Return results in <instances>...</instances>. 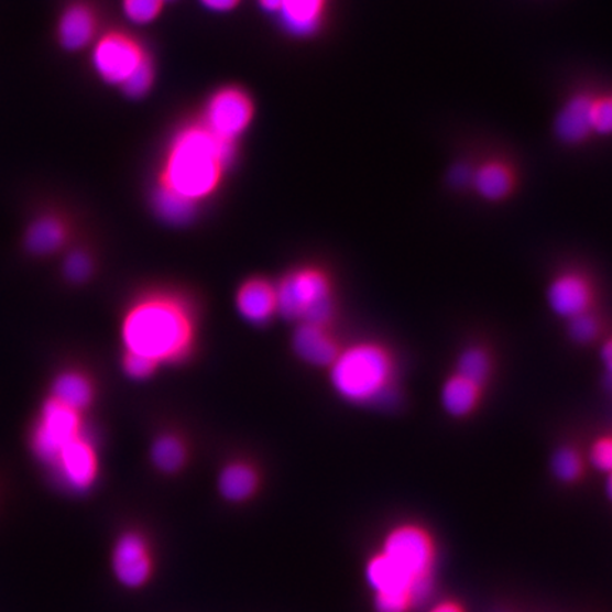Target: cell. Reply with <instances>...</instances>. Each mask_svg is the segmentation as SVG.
<instances>
[{"label": "cell", "instance_id": "8fae6325", "mask_svg": "<svg viewBox=\"0 0 612 612\" xmlns=\"http://www.w3.org/2000/svg\"><path fill=\"white\" fill-rule=\"evenodd\" d=\"M110 565L113 579L127 590L142 589L153 570L150 545L140 532L121 533L113 542Z\"/></svg>", "mask_w": 612, "mask_h": 612}, {"label": "cell", "instance_id": "484cf974", "mask_svg": "<svg viewBox=\"0 0 612 612\" xmlns=\"http://www.w3.org/2000/svg\"><path fill=\"white\" fill-rule=\"evenodd\" d=\"M591 125L595 140L612 138V87L595 88L591 106Z\"/></svg>", "mask_w": 612, "mask_h": 612}, {"label": "cell", "instance_id": "6da1fadb", "mask_svg": "<svg viewBox=\"0 0 612 612\" xmlns=\"http://www.w3.org/2000/svg\"><path fill=\"white\" fill-rule=\"evenodd\" d=\"M121 339L127 353L141 354L157 367L181 362L194 348V314L179 296L143 295L123 315Z\"/></svg>", "mask_w": 612, "mask_h": 612}, {"label": "cell", "instance_id": "ffe728a7", "mask_svg": "<svg viewBox=\"0 0 612 612\" xmlns=\"http://www.w3.org/2000/svg\"><path fill=\"white\" fill-rule=\"evenodd\" d=\"M367 579L376 592L380 594H406L408 595L409 586H412L413 577L406 571L400 569L383 553L374 556L367 567Z\"/></svg>", "mask_w": 612, "mask_h": 612}, {"label": "cell", "instance_id": "603a6c76", "mask_svg": "<svg viewBox=\"0 0 612 612\" xmlns=\"http://www.w3.org/2000/svg\"><path fill=\"white\" fill-rule=\"evenodd\" d=\"M153 466L164 473H175L186 463L185 442L174 434H164L153 442L151 449Z\"/></svg>", "mask_w": 612, "mask_h": 612}, {"label": "cell", "instance_id": "f35d334b", "mask_svg": "<svg viewBox=\"0 0 612 612\" xmlns=\"http://www.w3.org/2000/svg\"><path fill=\"white\" fill-rule=\"evenodd\" d=\"M260 7L263 8V11L269 13H278L281 9V4H283V0H259Z\"/></svg>", "mask_w": 612, "mask_h": 612}, {"label": "cell", "instance_id": "d6986e66", "mask_svg": "<svg viewBox=\"0 0 612 612\" xmlns=\"http://www.w3.org/2000/svg\"><path fill=\"white\" fill-rule=\"evenodd\" d=\"M328 0H283L280 18L294 36H310L318 31Z\"/></svg>", "mask_w": 612, "mask_h": 612}, {"label": "cell", "instance_id": "d590c367", "mask_svg": "<svg viewBox=\"0 0 612 612\" xmlns=\"http://www.w3.org/2000/svg\"><path fill=\"white\" fill-rule=\"evenodd\" d=\"M378 612H407L409 600L406 594H380L374 601Z\"/></svg>", "mask_w": 612, "mask_h": 612}, {"label": "cell", "instance_id": "d4e9b609", "mask_svg": "<svg viewBox=\"0 0 612 612\" xmlns=\"http://www.w3.org/2000/svg\"><path fill=\"white\" fill-rule=\"evenodd\" d=\"M492 362L485 349L472 347L463 350L458 358L457 374L483 386L491 374Z\"/></svg>", "mask_w": 612, "mask_h": 612}, {"label": "cell", "instance_id": "4fadbf2b", "mask_svg": "<svg viewBox=\"0 0 612 612\" xmlns=\"http://www.w3.org/2000/svg\"><path fill=\"white\" fill-rule=\"evenodd\" d=\"M100 17L87 0H73L58 13L56 42L62 51L78 53L86 51L100 37Z\"/></svg>", "mask_w": 612, "mask_h": 612}, {"label": "cell", "instance_id": "ab89813d", "mask_svg": "<svg viewBox=\"0 0 612 612\" xmlns=\"http://www.w3.org/2000/svg\"><path fill=\"white\" fill-rule=\"evenodd\" d=\"M431 612H462L459 606L452 604V602H442V604H438L434 606Z\"/></svg>", "mask_w": 612, "mask_h": 612}, {"label": "cell", "instance_id": "5b68a950", "mask_svg": "<svg viewBox=\"0 0 612 612\" xmlns=\"http://www.w3.org/2000/svg\"><path fill=\"white\" fill-rule=\"evenodd\" d=\"M86 433L84 413L46 396L29 433V448L34 459L47 471L58 453Z\"/></svg>", "mask_w": 612, "mask_h": 612}, {"label": "cell", "instance_id": "3957f363", "mask_svg": "<svg viewBox=\"0 0 612 612\" xmlns=\"http://www.w3.org/2000/svg\"><path fill=\"white\" fill-rule=\"evenodd\" d=\"M329 369L335 392L353 404L380 402L392 390L396 376L392 353L374 342H359L340 350Z\"/></svg>", "mask_w": 612, "mask_h": 612}, {"label": "cell", "instance_id": "7a4b0ae2", "mask_svg": "<svg viewBox=\"0 0 612 612\" xmlns=\"http://www.w3.org/2000/svg\"><path fill=\"white\" fill-rule=\"evenodd\" d=\"M234 153L236 142L220 140L201 122L192 123L172 140L157 187L199 205L219 189Z\"/></svg>", "mask_w": 612, "mask_h": 612}, {"label": "cell", "instance_id": "9a60e30c", "mask_svg": "<svg viewBox=\"0 0 612 612\" xmlns=\"http://www.w3.org/2000/svg\"><path fill=\"white\" fill-rule=\"evenodd\" d=\"M547 300L553 313L570 320L590 313L594 291L587 276L580 273H565L553 280L547 291Z\"/></svg>", "mask_w": 612, "mask_h": 612}, {"label": "cell", "instance_id": "e575fe53", "mask_svg": "<svg viewBox=\"0 0 612 612\" xmlns=\"http://www.w3.org/2000/svg\"><path fill=\"white\" fill-rule=\"evenodd\" d=\"M433 594V580L429 575L417 577L408 589L409 605L419 606L426 604Z\"/></svg>", "mask_w": 612, "mask_h": 612}, {"label": "cell", "instance_id": "83f0119b", "mask_svg": "<svg viewBox=\"0 0 612 612\" xmlns=\"http://www.w3.org/2000/svg\"><path fill=\"white\" fill-rule=\"evenodd\" d=\"M551 468L557 480L575 482L581 477L582 459L576 449L570 447L560 448L553 457Z\"/></svg>", "mask_w": 612, "mask_h": 612}, {"label": "cell", "instance_id": "7402d4cb", "mask_svg": "<svg viewBox=\"0 0 612 612\" xmlns=\"http://www.w3.org/2000/svg\"><path fill=\"white\" fill-rule=\"evenodd\" d=\"M480 398L481 386L458 374H453L444 383L441 402L449 416L457 418L470 416L480 403Z\"/></svg>", "mask_w": 612, "mask_h": 612}, {"label": "cell", "instance_id": "4316f807", "mask_svg": "<svg viewBox=\"0 0 612 612\" xmlns=\"http://www.w3.org/2000/svg\"><path fill=\"white\" fill-rule=\"evenodd\" d=\"M94 260L87 250H72L63 263V274L68 283L84 284L91 278Z\"/></svg>", "mask_w": 612, "mask_h": 612}, {"label": "cell", "instance_id": "9c48e42d", "mask_svg": "<svg viewBox=\"0 0 612 612\" xmlns=\"http://www.w3.org/2000/svg\"><path fill=\"white\" fill-rule=\"evenodd\" d=\"M254 103L239 87H225L210 97L205 108L204 125L220 140L236 142L249 130Z\"/></svg>", "mask_w": 612, "mask_h": 612}, {"label": "cell", "instance_id": "277c9868", "mask_svg": "<svg viewBox=\"0 0 612 612\" xmlns=\"http://www.w3.org/2000/svg\"><path fill=\"white\" fill-rule=\"evenodd\" d=\"M276 291V313L300 324L328 327L334 317L332 284L325 271L303 266L286 274Z\"/></svg>", "mask_w": 612, "mask_h": 612}, {"label": "cell", "instance_id": "4dcf8cb0", "mask_svg": "<svg viewBox=\"0 0 612 612\" xmlns=\"http://www.w3.org/2000/svg\"><path fill=\"white\" fill-rule=\"evenodd\" d=\"M569 334L579 343H590L600 334V323L594 315L587 313L569 320Z\"/></svg>", "mask_w": 612, "mask_h": 612}, {"label": "cell", "instance_id": "30bf717a", "mask_svg": "<svg viewBox=\"0 0 612 612\" xmlns=\"http://www.w3.org/2000/svg\"><path fill=\"white\" fill-rule=\"evenodd\" d=\"M594 87H581L571 91L553 118V136L560 145L579 150L595 141L591 125V106Z\"/></svg>", "mask_w": 612, "mask_h": 612}, {"label": "cell", "instance_id": "ba28073f", "mask_svg": "<svg viewBox=\"0 0 612 612\" xmlns=\"http://www.w3.org/2000/svg\"><path fill=\"white\" fill-rule=\"evenodd\" d=\"M522 184V167L507 153L491 152L473 161L470 194L488 205L507 204L520 194Z\"/></svg>", "mask_w": 612, "mask_h": 612}, {"label": "cell", "instance_id": "44dd1931", "mask_svg": "<svg viewBox=\"0 0 612 612\" xmlns=\"http://www.w3.org/2000/svg\"><path fill=\"white\" fill-rule=\"evenodd\" d=\"M259 472L245 462H231L219 476V491L226 501L240 503L249 501L259 490Z\"/></svg>", "mask_w": 612, "mask_h": 612}, {"label": "cell", "instance_id": "2e32d148", "mask_svg": "<svg viewBox=\"0 0 612 612\" xmlns=\"http://www.w3.org/2000/svg\"><path fill=\"white\" fill-rule=\"evenodd\" d=\"M296 357L313 367L329 368L340 352L337 340L324 325L300 324L293 338Z\"/></svg>", "mask_w": 612, "mask_h": 612}, {"label": "cell", "instance_id": "60d3db41", "mask_svg": "<svg viewBox=\"0 0 612 612\" xmlns=\"http://www.w3.org/2000/svg\"><path fill=\"white\" fill-rule=\"evenodd\" d=\"M606 493H609L610 500L612 501V472L609 473V480H606Z\"/></svg>", "mask_w": 612, "mask_h": 612}, {"label": "cell", "instance_id": "e0dca14e", "mask_svg": "<svg viewBox=\"0 0 612 612\" xmlns=\"http://www.w3.org/2000/svg\"><path fill=\"white\" fill-rule=\"evenodd\" d=\"M241 317L254 325L269 323L276 313L275 285L263 278H251L240 286L236 296Z\"/></svg>", "mask_w": 612, "mask_h": 612}, {"label": "cell", "instance_id": "74e56055", "mask_svg": "<svg viewBox=\"0 0 612 612\" xmlns=\"http://www.w3.org/2000/svg\"><path fill=\"white\" fill-rule=\"evenodd\" d=\"M601 359L606 370H609L610 378H612V339L606 340L604 347H602Z\"/></svg>", "mask_w": 612, "mask_h": 612}, {"label": "cell", "instance_id": "d6a6232c", "mask_svg": "<svg viewBox=\"0 0 612 612\" xmlns=\"http://www.w3.org/2000/svg\"><path fill=\"white\" fill-rule=\"evenodd\" d=\"M123 372L128 378L143 380L151 376L155 372L157 364L141 354L123 353L122 359Z\"/></svg>", "mask_w": 612, "mask_h": 612}, {"label": "cell", "instance_id": "52a82bcc", "mask_svg": "<svg viewBox=\"0 0 612 612\" xmlns=\"http://www.w3.org/2000/svg\"><path fill=\"white\" fill-rule=\"evenodd\" d=\"M61 490L74 496L90 493L100 478V458L90 431L74 439L47 470Z\"/></svg>", "mask_w": 612, "mask_h": 612}, {"label": "cell", "instance_id": "7c38bea8", "mask_svg": "<svg viewBox=\"0 0 612 612\" xmlns=\"http://www.w3.org/2000/svg\"><path fill=\"white\" fill-rule=\"evenodd\" d=\"M382 553L413 579L429 575L433 567L431 537L418 526L404 525L390 532Z\"/></svg>", "mask_w": 612, "mask_h": 612}, {"label": "cell", "instance_id": "ac0fdd59", "mask_svg": "<svg viewBox=\"0 0 612 612\" xmlns=\"http://www.w3.org/2000/svg\"><path fill=\"white\" fill-rule=\"evenodd\" d=\"M47 396L57 400L64 406L86 414L96 400V387L88 374L77 369H66L53 378Z\"/></svg>", "mask_w": 612, "mask_h": 612}, {"label": "cell", "instance_id": "8d00e7d4", "mask_svg": "<svg viewBox=\"0 0 612 612\" xmlns=\"http://www.w3.org/2000/svg\"><path fill=\"white\" fill-rule=\"evenodd\" d=\"M201 4L211 12H230L239 4L240 0H200Z\"/></svg>", "mask_w": 612, "mask_h": 612}, {"label": "cell", "instance_id": "8992f818", "mask_svg": "<svg viewBox=\"0 0 612 612\" xmlns=\"http://www.w3.org/2000/svg\"><path fill=\"white\" fill-rule=\"evenodd\" d=\"M91 47L94 73L108 86L120 88L150 57L135 37L121 31L101 34Z\"/></svg>", "mask_w": 612, "mask_h": 612}, {"label": "cell", "instance_id": "f546056e", "mask_svg": "<svg viewBox=\"0 0 612 612\" xmlns=\"http://www.w3.org/2000/svg\"><path fill=\"white\" fill-rule=\"evenodd\" d=\"M153 83H155V64H153L151 57H147L140 68L132 74L130 80L123 84L121 90L127 97L136 100V98L145 97L151 91Z\"/></svg>", "mask_w": 612, "mask_h": 612}, {"label": "cell", "instance_id": "836d02e7", "mask_svg": "<svg viewBox=\"0 0 612 612\" xmlns=\"http://www.w3.org/2000/svg\"><path fill=\"white\" fill-rule=\"evenodd\" d=\"M590 461L597 470L612 472V437H602L592 444Z\"/></svg>", "mask_w": 612, "mask_h": 612}, {"label": "cell", "instance_id": "1f68e13d", "mask_svg": "<svg viewBox=\"0 0 612 612\" xmlns=\"http://www.w3.org/2000/svg\"><path fill=\"white\" fill-rule=\"evenodd\" d=\"M473 161H476V157L457 161L453 162L451 167H449L447 172V185L451 187L452 190L466 192V194H470Z\"/></svg>", "mask_w": 612, "mask_h": 612}, {"label": "cell", "instance_id": "f1b7e54d", "mask_svg": "<svg viewBox=\"0 0 612 612\" xmlns=\"http://www.w3.org/2000/svg\"><path fill=\"white\" fill-rule=\"evenodd\" d=\"M165 2L166 0H122V9L128 21L147 24L160 17Z\"/></svg>", "mask_w": 612, "mask_h": 612}, {"label": "cell", "instance_id": "cb8c5ba5", "mask_svg": "<svg viewBox=\"0 0 612 612\" xmlns=\"http://www.w3.org/2000/svg\"><path fill=\"white\" fill-rule=\"evenodd\" d=\"M153 206H155L156 214L161 219L175 226L189 223L197 209V205L184 199V197L161 189V187H157L155 197H153Z\"/></svg>", "mask_w": 612, "mask_h": 612}, {"label": "cell", "instance_id": "5bb4252c", "mask_svg": "<svg viewBox=\"0 0 612 612\" xmlns=\"http://www.w3.org/2000/svg\"><path fill=\"white\" fill-rule=\"evenodd\" d=\"M72 236L70 217L58 209H46L29 221L23 233V247L26 253L46 259L66 249Z\"/></svg>", "mask_w": 612, "mask_h": 612}]
</instances>
